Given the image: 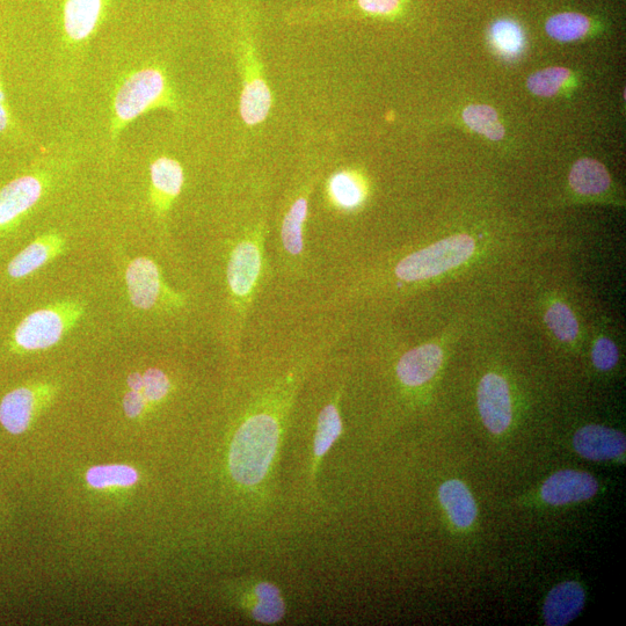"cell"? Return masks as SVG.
<instances>
[{"instance_id":"obj_34","label":"cell","mask_w":626,"mask_h":626,"mask_svg":"<svg viewBox=\"0 0 626 626\" xmlns=\"http://www.w3.org/2000/svg\"><path fill=\"white\" fill-rule=\"evenodd\" d=\"M128 387L130 390L142 392L143 389V375L140 373H133L128 376Z\"/></svg>"},{"instance_id":"obj_13","label":"cell","mask_w":626,"mask_h":626,"mask_svg":"<svg viewBox=\"0 0 626 626\" xmlns=\"http://www.w3.org/2000/svg\"><path fill=\"white\" fill-rule=\"evenodd\" d=\"M63 249L64 240L61 236H42L12 259L7 266V273L12 279H24L48 264Z\"/></svg>"},{"instance_id":"obj_15","label":"cell","mask_w":626,"mask_h":626,"mask_svg":"<svg viewBox=\"0 0 626 626\" xmlns=\"http://www.w3.org/2000/svg\"><path fill=\"white\" fill-rule=\"evenodd\" d=\"M246 596V610L252 620L261 624L279 623L286 615V603L280 589L271 582L260 581Z\"/></svg>"},{"instance_id":"obj_23","label":"cell","mask_w":626,"mask_h":626,"mask_svg":"<svg viewBox=\"0 0 626 626\" xmlns=\"http://www.w3.org/2000/svg\"><path fill=\"white\" fill-rule=\"evenodd\" d=\"M463 119L472 130L491 141H500L505 136V128L491 106L471 105L463 112Z\"/></svg>"},{"instance_id":"obj_31","label":"cell","mask_w":626,"mask_h":626,"mask_svg":"<svg viewBox=\"0 0 626 626\" xmlns=\"http://www.w3.org/2000/svg\"><path fill=\"white\" fill-rule=\"evenodd\" d=\"M400 0H356L360 11L376 16H387L397 11Z\"/></svg>"},{"instance_id":"obj_14","label":"cell","mask_w":626,"mask_h":626,"mask_svg":"<svg viewBox=\"0 0 626 626\" xmlns=\"http://www.w3.org/2000/svg\"><path fill=\"white\" fill-rule=\"evenodd\" d=\"M152 199L159 210L169 208L184 186L183 167L172 158L160 157L151 164Z\"/></svg>"},{"instance_id":"obj_3","label":"cell","mask_w":626,"mask_h":626,"mask_svg":"<svg viewBox=\"0 0 626 626\" xmlns=\"http://www.w3.org/2000/svg\"><path fill=\"white\" fill-rule=\"evenodd\" d=\"M475 240L456 235L426 247L399 262L396 275L406 282L428 280L464 264L475 252Z\"/></svg>"},{"instance_id":"obj_10","label":"cell","mask_w":626,"mask_h":626,"mask_svg":"<svg viewBox=\"0 0 626 626\" xmlns=\"http://www.w3.org/2000/svg\"><path fill=\"white\" fill-rule=\"evenodd\" d=\"M577 453L591 461H609L625 453L626 439L621 432L603 426H586L574 435Z\"/></svg>"},{"instance_id":"obj_26","label":"cell","mask_w":626,"mask_h":626,"mask_svg":"<svg viewBox=\"0 0 626 626\" xmlns=\"http://www.w3.org/2000/svg\"><path fill=\"white\" fill-rule=\"evenodd\" d=\"M545 323L559 340L570 342L578 337L577 319L570 308L563 303L552 305L545 315Z\"/></svg>"},{"instance_id":"obj_22","label":"cell","mask_w":626,"mask_h":626,"mask_svg":"<svg viewBox=\"0 0 626 626\" xmlns=\"http://www.w3.org/2000/svg\"><path fill=\"white\" fill-rule=\"evenodd\" d=\"M342 433V420L338 406L331 403L325 406L318 417L317 432L315 438L316 460L324 457L333 444L340 438Z\"/></svg>"},{"instance_id":"obj_16","label":"cell","mask_w":626,"mask_h":626,"mask_svg":"<svg viewBox=\"0 0 626 626\" xmlns=\"http://www.w3.org/2000/svg\"><path fill=\"white\" fill-rule=\"evenodd\" d=\"M441 505L457 528H469L477 518V505L471 492L460 480H449L439 490Z\"/></svg>"},{"instance_id":"obj_21","label":"cell","mask_w":626,"mask_h":626,"mask_svg":"<svg viewBox=\"0 0 626 626\" xmlns=\"http://www.w3.org/2000/svg\"><path fill=\"white\" fill-rule=\"evenodd\" d=\"M329 194L334 205L342 210L358 208L365 199L359 179L345 171L333 174L329 181Z\"/></svg>"},{"instance_id":"obj_4","label":"cell","mask_w":626,"mask_h":626,"mask_svg":"<svg viewBox=\"0 0 626 626\" xmlns=\"http://www.w3.org/2000/svg\"><path fill=\"white\" fill-rule=\"evenodd\" d=\"M167 90L166 78L160 70L148 68L129 76L114 101L115 133L149 109L164 105Z\"/></svg>"},{"instance_id":"obj_30","label":"cell","mask_w":626,"mask_h":626,"mask_svg":"<svg viewBox=\"0 0 626 626\" xmlns=\"http://www.w3.org/2000/svg\"><path fill=\"white\" fill-rule=\"evenodd\" d=\"M593 362L600 370L613 369L618 362V349L614 342L607 338L599 339L593 349Z\"/></svg>"},{"instance_id":"obj_25","label":"cell","mask_w":626,"mask_h":626,"mask_svg":"<svg viewBox=\"0 0 626 626\" xmlns=\"http://www.w3.org/2000/svg\"><path fill=\"white\" fill-rule=\"evenodd\" d=\"M589 20L579 13H562L548 20L547 29L551 38L570 42L582 38L589 31Z\"/></svg>"},{"instance_id":"obj_11","label":"cell","mask_w":626,"mask_h":626,"mask_svg":"<svg viewBox=\"0 0 626 626\" xmlns=\"http://www.w3.org/2000/svg\"><path fill=\"white\" fill-rule=\"evenodd\" d=\"M443 361L439 346L428 344L412 349L399 360L397 375L407 387L424 385L438 373Z\"/></svg>"},{"instance_id":"obj_1","label":"cell","mask_w":626,"mask_h":626,"mask_svg":"<svg viewBox=\"0 0 626 626\" xmlns=\"http://www.w3.org/2000/svg\"><path fill=\"white\" fill-rule=\"evenodd\" d=\"M280 440V425L272 414H253L238 428L232 440L229 467L240 485L256 486L267 476Z\"/></svg>"},{"instance_id":"obj_6","label":"cell","mask_w":626,"mask_h":626,"mask_svg":"<svg viewBox=\"0 0 626 626\" xmlns=\"http://www.w3.org/2000/svg\"><path fill=\"white\" fill-rule=\"evenodd\" d=\"M262 269V252L257 239H245L232 251L228 265L231 294L240 301H249Z\"/></svg>"},{"instance_id":"obj_24","label":"cell","mask_w":626,"mask_h":626,"mask_svg":"<svg viewBox=\"0 0 626 626\" xmlns=\"http://www.w3.org/2000/svg\"><path fill=\"white\" fill-rule=\"evenodd\" d=\"M86 480L94 489L129 487L137 483L138 473L128 465H100L87 471Z\"/></svg>"},{"instance_id":"obj_29","label":"cell","mask_w":626,"mask_h":626,"mask_svg":"<svg viewBox=\"0 0 626 626\" xmlns=\"http://www.w3.org/2000/svg\"><path fill=\"white\" fill-rule=\"evenodd\" d=\"M171 389V383L164 371L150 368L143 375L142 393L147 402L155 403L163 400Z\"/></svg>"},{"instance_id":"obj_7","label":"cell","mask_w":626,"mask_h":626,"mask_svg":"<svg viewBox=\"0 0 626 626\" xmlns=\"http://www.w3.org/2000/svg\"><path fill=\"white\" fill-rule=\"evenodd\" d=\"M39 177H19L0 189V229L11 227L38 203L43 194Z\"/></svg>"},{"instance_id":"obj_33","label":"cell","mask_w":626,"mask_h":626,"mask_svg":"<svg viewBox=\"0 0 626 626\" xmlns=\"http://www.w3.org/2000/svg\"><path fill=\"white\" fill-rule=\"evenodd\" d=\"M12 115L7 105L2 79H0V135L12 127Z\"/></svg>"},{"instance_id":"obj_27","label":"cell","mask_w":626,"mask_h":626,"mask_svg":"<svg viewBox=\"0 0 626 626\" xmlns=\"http://www.w3.org/2000/svg\"><path fill=\"white\" fill-rule=\"evenodd\" d=\"M491 38L493 45L502 54L508 56L519 54L524 46V35L521 27L509 20H501L494 24Z\"/></svg>"},{"instance_id":"obj_17","label":"cell","mask_w":626,"mask_h":626,"mask_svg":"<svg viewBox=\"0 0 626 626\" xmlns=\"http://www.w3.org/2000/svg\"><path fill=\"white\" fill-rule=\"evenodd\" d=\"M35 405L32 389L19 388L7 393L0 403V424L13 435L23 434L31 424Z\"/></svg>"},{"instance_id":"obj_12","label":"cell","mask_w":626,"mask_h":626,"mask_svg":"<svg viewBox=\"0 0 626 626\" xmlns=\"http://www.w3.org/2000/svg\"><path fill=\"white\" fill-rule=\"evenodd\" d=\"M585 591L578 582H564L552 589L545 600L543 615L549 626H564L579 616L585 606Z\"/></svg>"},{"instance_id":"obj_19","label":"cell","mask_w":626,"mask_h":626,"mask_svg":"<svg viewBox=\"0 0 626 626\" xmlns=\"http://www.w3.org/2000/svg\"><path fill=\"white\" fill-rule=\"evenodd\" d=\"M271 107L272 93L268 85L259 77L250 80L240 99V115L246 125L256 126L264 122Z\"/></svg>"},{"instance_id":"obj_28","label":"cell","mask_w":626,"mask_h":626,"mask_svg":"<svg viewBox=\"0 0 626 626\" xmlns=\"http://www.w3.org/2000/svg\"><path fill=\"white\" fill-rule=\"evenodd\" d=\"M570 75L565 68L544 69L529 77L528 89L538 97L549 98L555 96Z\"/></svg>"},{"instance_id":"obj_32","label":"cell","mask_w":626,"mask_h":626,"mask_svg":"<svg viewBox=\"0 0 626 626\" xmlns=\"http://www.w3.org/2000/svg\"><path fill=\"white\" fill-rule=\"evenodd\" d=\"M147 403V399H145L142 392L130 390L123 398V409H125L129 418H136L144 411Z\"/></svg>"},{"instance_id":"obj_2","label":"cell","mask_w":626,"mask_h":626,"mask_svg":"<svg viewBox=\"0 0 626 626\" xmlns=\"http://www.w3.org/2000/svg\"><path fill=\"white\" fill-rule=\"evenodd\" d=\"M82 313V305L75 302H63L34 311L14 330L12 344L21 351H45L61 341Z\"/></svg>"},{"instance_id":"obj_9","label":"cell","mask_w":626,"mask_h":626,"mask_svg":"<svg viewBox=\"0 0 626 626\" xmlns=\"http://www.w3.org/2000/svg\"><path fill=\"white\" fill-rule=\"evenodd\" d=\"M126 283L131 304L140 310L156 307L163 293V281L158 266L148 258H137L130 262L126 272Z\"/></svg>"},{"instance_id":"obj_8","label":"cell","mask_w":626,"mask_h":626,"mask_svg":"<svg viewBox=\"0 0 626 626\" xmlns=\"http://www.w3.org/2000/svg\"><path fill=\"white\" fill-rule=\"evenodd\" d=\"M596 479L587 472L564 470L555 473L542 486L547 504L562 506L591 499L598 493Z\"/></svg>"},{"instance_id":"obj_20","label":"cell","mask_w":626,"mask_h":626,"mask_svg":"<svg viewBox=\"0 0 626 626\" xmlns=\"http://www.w3.org/2000/svg\"><path fill=\"white\" fill-rule=\"evenodd\" d=\"M308 217V199L298 198L283 218L281 240L283 249L291 258H301L304 249V224Z\"/></svg>"},{"instance_id":"obj_18","label":"cell","mask_w":626,"mask_h":626,"mask_svg":"<svg viewBox=\"0 0 626 626\" xmlns=\"http://www.w3.org/2000/svg\"><path fill=\"white\" fill-rule=\"evenodd\" d=\"M570 184L581 195H599L609 188L610 176L598 160L582 158L572 167Z\"/></svg>"},{"instance_id":"obj_5","label":"cell","mask_w":626,"mask_h":626,"mask_svg":"<svg viewBox=\"0 0 626 626\" xmlns=\"http://www.w3.org/2000/svg\"><path fill=\"white\" fill-rule=\"evenodd\" d=\"M478 409L484 425L492 434H502L512 422V403L504 378L487 374L478 388Z\"/></svg>"}]
</instances>
